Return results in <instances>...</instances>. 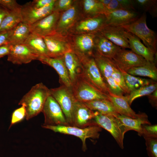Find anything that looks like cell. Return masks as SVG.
I'll return each mask as SVG.
<instances>
[{
	"instance_id": "35",
	"label": "cell",
	"mask_w": 157,
	"mask_h": 157,
	"mask_svg": "<svg viewBox=\"0 0 157 157\" xmlns=\"http://www.w3.org/2000/svg\"><path fill=\"white\" fill-rule=\"evenodd\" d=\"M135 5L145 11L148 12L153 17L157 15V1L156 0H134Z\"/></svg>"
},
{
	"instance_id": "48",
	"label": "cell",
	"mask_w": 157,
	"mask_h": 157,
	"mask_svg": "<svg viewBox=\"0 0 157 157\" xmlns=\"http://www.w3.org/2000/svg\"><path fill=\"white\" fill-rule=\"evenodd\" d=\"M149 102L154 107H157V90L153 93L148 95Z\"/></svg>"
},
{
	"instance_id": "7",
	"label": "cell",
	"mask_w": 157,
	"mask_h": 157,
	"mask_svg": "<svg viewBox=\"0 0 157 157\" xmlns=\"http://www.w3.org/2000/svg\"><path fill=\"white\" fill-rule=\"evenodd\" d=\"M71 90L76 99L83 103L96 99H108L107 95L94 87L81 74L72 84Z\"/></svg>"
},
{
	"instance_id": "21",
	"label": "cell",
	"mask_w": 157,
	"mask_h": 157,
	"mask_svg": "<svg viewBox=\"0 0 157 157\" xmlns=\"http://www.w3.org/2000/svg\"><path fill=\"white\" fill-rule=\"evenodd\" d=\"M121 48L99 33L95 34L94 51L100 55L112 59Z\"/></svg>"
},
{
	"instance_id": "44",
	"label": "cell",
	"mask_w": 157,
	"mask_h": 157,
	"mask_svg": "<svg viewBox=\"0 0 157 157\" xmlns=\"http://www.w3.org/2000/svg\"><path fill=\"white\" fill-rule=\"evenodd\" d=\"M56 0H34L30 1L31 5L38 8H42L50 5L55 1Z\"/></svg>"
},
{
	"instance_id": "12",
	"label": "cell",
	"mask_w": 157,
	"mask_h": 157,
	"mask_svg": "<svg viewBox=\"0 0 157 157\" xmlns=\"http://www.w3.org/2000/svg\"><path fill=\"white\" fill-rule=\"evenodd\" d=\"M60 13L53 11L51 14L29 25L31 33L44 37L56 32Z\"/></svg>"
},
{
	"instance_id": "26",
	"label": "cell",
	"mask_w": 157,
	"mask_h": 157,
	"mask_svg": "<svg viewBox=\"0 0 157 157\" xmlns=\"http://www.w3.org/2000/svg\"><path fill=\"white\" fill-rule=\"evenodd\" d=\"M34 54L48 56V50L43 38L31 33L23 44Z\"/></svg>"
},
{
	"instance_id": "24",
	"label": "cell",
	"mask_w": 157,
	"mask_h": 157,
	"mask_svg": "<svg viewBox=\"0 0 157 157\" xmlns=\"http://www.w3.org/2000/svg\"><path fill=\"white\" fill-rule=\"evenodd\" d=\"M117 117L124 126L126 132L129 130L137 131L138 135L142 136V126L143 124H151L148 119V117L144 113H140L139 116L133 118L120 114Z\"/></svg>"
},
{
	"instance_id": "33",
	"label": "cell",
	"mask_w": 157,
	"mask_h": 157,
	"mask_svg": "<svg viewBox=\"0 0 157 157\" xmlns=\"http://www.w3.org/2000/svg\"><path fill=\"white\" fill-rule=\"evenodd\" d=\"M84 12L89 16L104 14L105 7L99 0H84L83 1Z\"/></svg>"
},
{
	"instance_id": "36",
	"label": "cell",
	"mask_w": 157,
	"mask_h": 157,
	"mask_svg": "<svg viewBox=\"0 0 157 157\" xmlns=\"http://www.w3.org/2000/svg\"><path fill=\"white\" fill-rule=\"evenodd\" d=\"M147 154L149 157H157V137H144Z\"/></svg>"
},
{
	"instance_id": "13",
	"label": "cell",
	"mask_w": 157,
	"mask_h": 157,
	"mask_svg": "<svg viewBox=\"0 0 157 157\" xmlns=\"http://www.w3.org/2000/svg\"><path fill=\"white\" fill-rule=\"evenodd\" d=\"M95 34H77L73 38L71 41L73 51L78 57L93 56Z\"/></svg>"
},
{
	"instance_id": "25",
	"label": "cell",
	"mask_w": 157,
	"mask_h": 157,
	"mask_svg": "<svg viewBox=\"0 0 157 157\" xmlns=\"http://www.w3.org/2000/svg\"><path fill=\"white\" fill-rule=\"evenodd\" d=\"M107 96L108 99L112 102L119 114L133 118H136L139 116V113L136 114L131 108L127 96L117 95L110 93Z\"/></svg>"
},
{
	"instance_id": "11",
	"label": "cell",
	"mask_w": 157,
	"mask_h": 157,
	"mask_svg": "<svg viewBox=\"0 0 157 157\" xmlns=\"http://www.w3.org/2000/svg\"><path fill=\"white\" fill-rule=\"evenodd\" d=\"M112 59L119 70L126 72L132 68L144 65L148 62L132 51L122 48Z\"/></svg>"
},
{
	"instance_id": "8",
	"label": "cell",
	"mask_w": 157,
	"mask_h": 157,
	"mask_svg": "<svg viewBox=\"0 0 157 157\" xmlns=\"http://www.w3.org/2000/svg\"><path fill=\"white\" fill-rule=\"evenodd\" d=\"M48 50V57L62 58L65 53L73 51L71 41L66 35L56 32L43 37Z\"/></svg>"
},
{
	"instance_id": "47",
	"label": "cell",
	"mask_w": 157,
	"mask_h": 157,
	"mask_svg": "<svg viewBox=\"0 0 157 157\" xmlns=\"http://www.w3.org/2000/svg\"><path fill=\"white\" fill-rule=\"evenodd\" d=\"M11 45L8 44L0 46V58L8 56L10 51Z\"/></svg>"
},
{
	"instance_id": "6",
	"label": "cell",
	"mask_w": 157,
	"mask_h": 157,
	"mask_svg": "<svg viewBox=\"0 0 157 157\" xmlns=\"http://www.w3.org/2000/svg\"><path fill=\"white\" fill-rule=\"evenodd\" d=\"M51 95L60 107L69 126H73V110L76 100L71 88L61 85L59 87L50 89Z\"/></svg>"
},
{
	"instance_id": "2",
	"label": "cell",
	"mask_w": 157,
	"mask_h": 157,
	"mask_svg": "<svg viewBox=\"0 0 157 157\" xmlns=\"http://www.w3.org/2000/svg\"><path fill=\"white\" fill-rule=\"evenodd\" d=\"M147 15L143 13L136 20L131 24L121 26L142 41L143 44L155 54H157V36L147 24Z\"/></svg>"
},
{
	"instance_id": "9",
	"label": "cell",
	"mask_w": 157,
	"mask_h": 157,
	"mask_svg": "<svg viewBox=\"0 0 157 157\" xmlns=\"http://www.w3.org/2000/svg\"><path fill=\"white\" fill-rule=\"evenodd\" d=\"M107 25L105 14H99L89 16L77 22L72 28L73 32L77 34H96Z\"/></svg>"
},
{
	"instance_id": "50",
	"label": "cell",
	"mask_w": 157,
	"mask_h": 157,
	"mask_svg": "<svg viewBox=\"0 0 157 157\" xmlns=\"http://www.w3.org/2000/svg\"><path fill=\"white\" fill-rule=\"evenodd\" d=\"M104 6L105 7L108 6L111 1V0H99Z\"/></svg>"
},
{
	"instance_id": "22",
	"label": "cell",
	"mask_w": 157,
	"mask_h": 157,
	"mask_svg": "<svg viewBox=\"0 0 157 157\" xmlns=\"http://www.w3.org/2000/svg\"><path fill=\"white\" fill-rule=\"evenodd\" d=\"M126 33L131 50L142 57L147 62L156 63V55L146 47L136 36L127 31Z\"/></svg>"
},
{
	"instance_id": "1",
	"label": "cell",
	"mask_w": 157,
	"mask_h": 157,
	"mask_svg": "<svg viewBox=\"0 0 157 157\" xmlns=\"http://www.w3.org/2000/svg\"><path fill=\"white\" fill-rule=\"evenodd\" d=\"M50 95V89L40 83L33 86L24 95L18 105L25 106L26 120L30 119L42 111L46 100Z\"/></svg>"
},
{
	"instance_id": "20",
	"label": "cell",
	"mask_w": 157,
	"mask_h": 157,
	"mask_svg": "<svg viewBox=\"0 0 157 157\" xmlns=\"http://www.w3.org/2000/svg\"><path fill=\"white\" fill-rule=\"evenodd\" d=\"M37 56L32 53L24 44L11 45L7 59L8 61L14 64L22 65L37 60Z\"/></svg>"
},
{
	"instance_id": "14",
	"label": "cell",
	"mask_w": 157,
	"mask_h": 157,
	"mask_svg": "<svg viewBox=\"0 0 157 157\" xmlns=\"http://www.w3.org/2000/svg\"><path fill=\"white\" fill-rule=\"evenodd\" d=\"M54 2L40 8L33 7L30 1L21 6L22 22L31 25L48 15L53 12Z\"/></svg>"
},
{
	"instance_id": "29",
	"label": "cell",
	"mask_w": 157,
	"mask_h": 157,
	"mask_svg": "<svg viewBox=\"0 0 157 157\" xmlns=\"http://www.w3.org/2000/svg\"><path fill=\"white\" fill-rule=\"evenodd\" d=\"M30 33L29 25L21 22L12 30L9 44L12 45L23 44Z\"/></svg>"
},
{
	"instance_id": "27",
	"label": "cell",
	"mask_w": 157,
	"mask_h": 157,
	"mask_svg": "<svg viewBox=\"0 0 157 157\" xmlns=\"http://www.w3.org/2000/svg\"><path fill=\"white\" fill-rule=\"evenodd\" d=\"M84 103L92 110L102 114L112 115L115 117L119 114L108 99L94 100Z\"/></svg>"
},
{
	"instance_id": "15",
	"label": "cell",
	"mask_w": 157,
	"mask_h": 157,
	"mask_svg": "<svg viewBox=\"0 0 157 157\" xmlns=\"http://www.w3.org/2000/svg\"><path fill=\"white\" fill-rule=\"evenodd\" d=\"M96 112L91 110L83 103L76 101L73 110V126L85 128L96 124L93 119Z\"/></svg>"
},
{
	"instance_id": "3",
	"label": "cell",
	"mask_w": 157,
	"mask_h": 157,
	"mask_svg": "<svg viewBox=\"0 0 157 157\" xmlns=\"http://www.w3.org/2000/svg\"><path fill=\"white\" fill-rule=\"evenodd\" d=\"M44 128L51 130L55 133L74 135L79 138L82 143V149L84 151L87 149L86 141L87 138L98 139L101 128L96 124L85 128H80L71 126H42Z\"/></svg>"
},
{
	"instance_id": "17",
	"label": "cell",
	"mask_w": 157,
	"mask_h": 157,
	"mask_svg": "<svg viewBox=\"0 0 157 157\" xmlns=\"http://www.w3.org/2000/svg\"><path fill=\"white\" fill-rule=\"evenodd\" d=\"M62 57L54 58L37 55V60L53 67L59 75L61 85L71 88L72 83Z\"/></svg>"
},
{
	"instance_id": "5",
	"label": "cell",
	"mask_w": 157,
	"mask_h": 157,
	"mask_svg": "<svg viewBox=\"0 0 157 157\" xmlns=\"http://www.w3.org/2000/svg\"><path fill=\"white\" fill-rule=\"evenodd\" d=\"M96 112L94 123L108 131L113 136L122 149L124 148L123 140L126 129L119 119L110 115H104Z\"/></svg>"
},
{
	"instance_id": "43",
	"label": "cell",
	"mask_w": 157,
	"mask_h": 157,
	"mask_svg": "<svg viewBox=\"0 0 157 157\" xmlns=\"http://www.w3.org/2000/svg\"><path fill=\"white\" fill-rule=\"evenodd\" d=\"M123 9L121 4L118 0H111L108 5L105 7V14L112 11Z\"/></svg>"
},
{
	"instance_id": "4",
	"label": "cell",
	"mask_w": 157,
	"mask_h": 157,
	"mask_svg": "<svg viewBox=\"0 0 157 157\" xmlns=\"http://www.w3.org/2000/svg\"><path fill=\"white\" fill-rule=\"evenodd\" d=\"M79 58L82 66L81 76L100 91L107 95L110 93L93 56Z\"/></svg>"
},
{
	"instance_id": "49",
	"label": "cell",
	"mask_w": 157,
	"mask_h": 157,
	"mask_svg": "<svg viewBox=\"0 0 157 157\" xmlns=\"http://www.w3.org/2000/svg\"><path fill=\"white\" fill-rule=\"evenodd\" d=\"M9 11L0 5V26L3 19L8 14Z\"/></svg>"
},
{
	"instance_id": "46",
	"label": "cell",
	"mask_w": 157,
	"mask_h": 157,
	"mask_svg": "<svg viewBox=\"0 0 157 157\" xmlns=\"http://www.w3.org/2000/svg\"><path fill=\"white\" fill-rule=\"evenodd\" d=\"M12 30L0 32V46L9 44L10 35Z\"/></svg>"
},
{
	"instance_id": "39",
	"label": "cell",
	"mask_w": 157,
	"mask_h": 157,
	"mask_svg": "<svg viewBox=\"0 0 157 157\" xmlns=\"http://www.w3.org/2000/svg\"><path fill=\"white\" fill-rule=\"evenodd\" d=\"M105 82L110 92L112 94L119 96L123 95L125 94L112 77L106 79Z\"/></svg>"
},
{
	"instance_id": "16",
	"label": "cell",
	"mask_w": 157,
	"mask_h": 157,
	"mask_svg": "<svg viewBox=\"0 0 157 157\" xmlns=\"http://www.w3.org/2000/svg\"><path fill=\"white\" fill-rule=\"evenodd\" d=\"M107 25L122 26L134 22L140 17L139 13L135 10L119 9L105 14Z\"/></svg>"
},
{
	"instance_id": "31",
	"label": "cell",
	"mask_w": 157,
	"mask_h": 157,
	"mask_svg": "<svg viewBox=\"0 0 157 157\" xmlns=\"http://www.w3.org/2000/svg\"><path fill=\"white\" fill-rule=\"evenodd\" d=\"M21 8L9 11L0 26V32L10 31L22 22Z\"/></svg>"
},
{
	"instance_id": "38",
	"label": "cell",
	"mask_w": 157,
	"mask_h": 157,
	"mask_svg": "<svg viewBox=\"0 0 157 157\" xmlns=\"http://www.w3.org/2000/svg\"><path fill=\"white\" fill-rule=\"evenodd\" d=\"M111 77L125 94H129L130 92L126 85L124 76L118 67L113 73Z\"/></svg>"
},
{
	"instance_id": "42",
	"label": "cell",
	"mask_w": 157,
	"mask_h": 157,
	"mask_svg": "<svg viewBox=\"0 0 157 157\" xmlns=\"http://www.w3.org/2000/svg\"><path fill=\"white\" fill-rule=\"evenodd\" d=\"M0 5L10 11L20 8L21 6L15 0H0Z\"/></svg>"
},
{
	"instance_id": "34",
	"label": "cell",
	"mask_w": 157,
	"mask_h": 157,
	"mask_svg": "<svg viewBox=\"0 0 157 157\" xmlns=\"http://www.w3.org/2000/svg\"><path fill=\"white\" fill-rule=\"evenodd\" d=\"M157 88V83L154 82L150 84L141 87L131 91L127 96L128 103L131 105L135 99L145 95H149L153 93Z\"/></svg>"
},
{
	"instance_id": "32",
	"label": "cell",
	"mask_w": 157,
	"mask_h": 157,
	"mask_svg": "<svg viewBox=\"0 0 157 157\" xmlns=\"http://www.w3.org/2000/svg\"><path fill=\"white\" fill-rule=\"evenodd\" d=\"M119 70L124 76L126 85L130 92L141 87L149 85L155 82L151 79L136 77L126 72Z\"/></svg>"
},
{
	"instance_id": "41",
	"label": "cell",
	"mask_w": 157,
	"mask_h": 157,
	"mask_svg": "<svg viewBox=\"0 0 157 157\" xmlns=\"http://www.w3.org/2000/svg\"><path fill=\"white\" fill-rule=\"evenodd\" d=\"M142 134L143 137H157V124H143L142 126Z\"/></svg>"
},
{
	"instance_id": "30",
	"label": "cell",
	"mask_w": 157,
	"mask_h": 157,
	"mask_svg": "<svg viewBox=\"0 0 157 157\" xmlns=\"http://www.w3.org/2000/svg\"><path fill=\"white\" fill-rule=\"evenodd\" d=\"M126 72L133 76L147 77L154 81L157 80V69L154 63L148 62L144 65L132 68Z\"/></svg>"
},
{
	"instance_id": "10",
	"label": "cell",
	"mask_w": 157,
	"mask_h": 157,
	"mask_svg": "<svg viewBox=\"0 0 157 157\" xmlns=\"http://www.w3.org/2000/svg\"><path fill=\"white\" fill-rule=\"evenodd\" d=\"M42 112L44 117L43 125H69L60 107L51 95L46 100Z\"/></svg>"
},
{
	"instance_id": "23",
	"label": "cell",
	"mask_w": 157,
	"mask_h": 157,
	"mask_svg": "<svg viewBox=\"0 0 157 157\" xmlns=\"http://www.w3.org/2000/svg\"><path fill=\"white\" fill-rule=\"evenodd\" d=\"M62 58L72 84L82 74L81 61L73 51L65 53Z\"/></svg>"
},
{
	"instance_id": "19",
	"label": "cell",
	"mask_w": 157,
	"mask_h": 157,
	"mask_svg": "<svg viewBox=\"0 0 157 157\" xmlns=\"http://www.w3.org/2000/svg\"><path fill=\"white\" fill-rule=\"evenodd\" d=\"M99 33L120 48L130 49L126 31L122 27L107 25Z\"/></svg>"
},
{
	"instance_id": "28",
	"label": "cell",
	"mask_w": 157,
	"mask_h": 157,
	"mask_svg": "<svg viewBox=\"0 0 157 157\" xmlns=\"http://www.w3.org/2000/svg\"><path fill=\"white\" fill-rule=\"evenodd\" d=\"M93 56L104 81L111 77L117 66L113 59L102 56L94 52Z\"/></svg>"
},
{
	"instance_id": "40",
	"label": "cell",
	"mask_w": 157,
	"mask_h": 157,
	"mask_svg": "<svg viewBox=\"0 0 157 157\" xmlns=\"http://www.w3.org/2000/svg\"><path fill=\"white\" fill-rule=\"evenodd\" d=\"M74 2L72 0H56L53 11L60 13L65 11L71 7L74 4Z\"/></svg>"
},
{
	"instance_id": "18",
	"label": "cell",
	"mask_w": 157,
	"mask_h": 157,
	"mask_svg": "<svg viewBox=\"0 0 157 157\" xmlns=\"http://www.w3.org/2000/svg\"><path fill=\"white\" fill-rule=\"evenodd\" d=\"M78 8L76 4L67 10L60 13L56 29V32L66 35L77 22L78 18Z\"/></svg>"
},
{
	"instance_id": "37",
	"label": "cell",
	"mask_w": 157,
	"mask_h": 157,
	"mask_svg": "<svg viewBox=\"0 0 157 157\" xmlns=\"http://www.w3.org/2000/svg\"><path fill=\"white\" fill-rule=\"evenodd\" d=\"M26 116V110L25 106L22 105L15 109L13 113L9 129L13 125L22 121Z\"/></svg>"
},
{
	"instance_id": "45",
	"label": "cell",
	"mask_w": 157,
	"mask_h": 157,
	"mask_svg": "<svg viewBox=\"0 0 157 157\" xmlns=\"http://www.w3.org/2000/svg\"><path fill=\"white\" fill-rule=\"evenodd\" d=\"M123 9L135 10V3L134 0H118Z\"/></svg>"
}]
</instances>
